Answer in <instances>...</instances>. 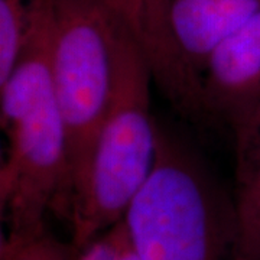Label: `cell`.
<instances>
[{
	"label": "cell",
	"instance_id": "6da1fadb",
	"mask_svg": "<svg viewBox=\"0 0 260 260\" xmlns=\"http://www.w3.org/2000/svg\"><path fill=\"white\" fill-rule=\"evenodd\" d=\"M152 84L146 58L124 32L110 109L87 171L65 207L75 250L124 218L153 169L159 129L150 113Z\"/></svg>",
	"mask_w": 260,
	"mask_h": 260
},
{
	"label": "cell",
	"instance_id": "30bf717a",
	"mask_svg": "<svg viewBox=\"0 0 260 260\" xmlns=\"http://www.w3.org/2000/svg\"><path fill=\"white\" fill-rule=\"evenodd\" d=\"M77 260H142L124 218L77 250Z\"/></svg>",
	"mask_w": 260,
	"mask_h": 260
},
{
	"label": "cell",
	"instance_id": "5b68a950",
	"mask_svg": "<svg viewBox=\"0 0 260 260\" xmlns=\"http://www.w3.org/2000/svg\"><path fill=\"white\" fill-rule=\"evenodd\" d=\"M139 47L153 83L189 117H205L200 75L178 45L168 0H99Z\"/></svg>",
	"mask_w": 260,
	"mask_h": 260
},
{
	"label": "cell",
	"instance_id": "52a82bcc",
	"mask_svg": "<svg viewBox=\"0 0 260 260\" xmlns=\"http://www.w3.org/2000/svg\"><path fill=\"white\" fill-rule=\"evenodd\" d=\"M168 8L178 45L200 75L210 52L260 9V0H168Z\"/></svg>",
	"mask_w": 260,
	"mask_h": 260
},
{
	"label": "cell",
	"instance_id": "ba28073f",
	"mask_svg": "<svg viewBox=\"0 0 260 260\" xmlns=\"http://www.w3.org/2000/svg\"><path fill=\"white\" fill-rule=\"evenodd\" d=\"M237 246L260 232V102L234 127Z\"/></svg>",
	"mask_w": 260,
	"mask_h": 260
},
{
	"label": "cell",
	"instance_id": "9c48e42d",
	"mask_svg": "<svg viewBox=\"0 0 260 260\" xmlns=\"http://www.w3.org/2000/svg\"><path fill=\"white\" fill-rule=\"evenodd\" d=\"M0 260H77V250L44 225L35 230H8L0 240Z\"/></svg>",
	"mask_w": 260,
	"mask_h": 260
},
{
	"label": "cell",
	"instance_id": "8fae6325",
	"mask_svg": "<svg viewBox=\"0 0 260 260\" xmlns=\"http://www.w3.org/2000/svg\"><path fill=\"white\" fill-rule=\"evenodd\" d=\"M236 260H260V232L239 243Z\"/></svg>",
	"mask_w": 260,
	"mask_h": 260
},
{
	"label": "cell",
	"instance_id": "7a4b0ae2",
	"mask_svg": "<svg viewBox=\"0 0 260 260\" xmlns=\"http://www.w3.org/2000/svg\"><path fill=\"white\" fill-rule=\"evenodd\" d=\"M124 221L142 260H236L232 198L185 146L159 130L158 152Z\"/></svg>",
	"mask_w": 260,
	"mask_h": 260
},
{
	"label": "cell",
	"instance_id": "8992f818",
	"mask_svg": "<svg viewBox=\"0 0 260 260\" xmlns=\"http://www.w3.org/2000/svg\"><path fill=\"white\" fill-rule=\"evenodd\" d=\"M200 83L207 117L232 129L260 102V9L210 52Z\"/></svg>",
	"mask_w": 260,
	"mask_h": 260
},
{
	"label": "cell",
	"instance_id": "277c9868",
	"mask_svg": "<svg viewBox=\"0 0 260 260\" xmlns=\"http://www.w3.org/2000/svg\"><path fill=\"white\" fill-rule=\"evenodd\" d=\"M6 152L0 165V210L8 230H35L48 213H64L70 189L67 130L55 94L0 114Z\"/></svg>",
	"mask_w": 260,
	"mask_h": 260
},
{
	"label": "cell",
	"instance_id": "3957f363",
	"mask_svg": "<svg viewBox=\"0 0 260 260\" xmlns=\"http://www.w3.org/2000/svg\"><path fill=\"white\" fill-rule=\"evenodd\" d=\"M49 2L54 28V91L68 140L67 207L87 171L97 135L110 109L119 48L126 29L99 0Z\"/></svg>",
	"mask_w": 260,
	"mask_h": 260
}]
</instances>
